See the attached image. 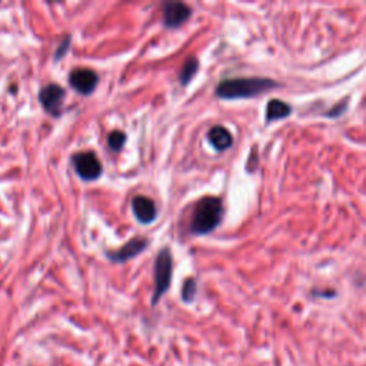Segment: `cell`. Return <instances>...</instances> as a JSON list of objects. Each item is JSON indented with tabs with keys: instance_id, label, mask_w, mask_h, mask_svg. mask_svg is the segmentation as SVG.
Returning a JSON list of instances; mask_svg holds the SVG:
<instances>
[{
	"instance_id": "ba28073f",
	"label": "cell",
	"mask_w": 366,
	"mask_h": 366,
	"mask_svg": "<svg viewBox=\"0 0 366 366\" xmlns=\"http://www.w3.org/2000/svg\"><path fill=\"white\" fill-rule=\"evenodd\" d=\"M148 245H149V239H146V238H142V236L132 238L121 249L108 252L106 256L113 263H123V262H128V260L136 257L138 255H140L148 248Z\"/></svg>"
},
{
	"instance_id": "3957f363",
	"label": "cell",
	"mask_w": 366,
	"mask_h": 366,
	"mask_svg": "<svg viewBox=\"0 0 366 366\" xmlns=\"http://www.w3.org/2000/svg\"><path fill=\"white\" fill-rule=\"evenodd\" d=\"M173 272V259L169 248H163L159 250L155 260V294L152 299V305H156L162 296L169 291L172 282Z\"/></svg>"
},
{
	"instance_id": "9c48e42d",
	"label": "cell",
	"mask_w": 366,
	"mask_h": 366,
	"mask_svg": "<svg viewBox=\"0 0 366 366\" xmlns=\"http://www.w3.org/2000/svg\"><path fill=\"white\" fill-rule=\"evenodd\" d=\"M132 211L135 218L142 225H149L155 222L157 218V208L155 202L148 196H142V195L135 196L132 201Z\"/></svg>"
},
{
	"instance_id": "4fadbf2b",
	"label": "cell",
	"mask_w": 366,
	"mask_h": 366,
	"mask_svg": "<svg viewBox=\"0 0 366 366\" xmlns=\"http://www.w3.org/2000/svg\"><path fill=\"white\" fill-rule=\"evenodd\" d=\"M196 281L194 278H188L185 281V284H183V288H182V299L183 302L187 304H191L194 302L195 299V295H196Z\"/></svg>"
},
{
	"instance_id": "52a82bcc",
	"label": "cell",
	"mask_w": 366,
	"mask_h": 366,
	"mask_svg": "<svg viewBox=\"0 0 366 366\" xmlns=\"http://www.w3.org/2000/svg\"><path fill=\"white\" fill-rule=\"evenodd\" d=\"M192 16V9L183 2H165L163 4V23L169 29L180 28Z\"/></svg>"
},
{
	"instance_id": "9a60e30c",
	"label": "cell",
	"mask_w": 366,
	"mask_h": 366,
	"mask_svg": "<svg viewBox=\"0 0 366 366\" xmlns=\"http://www.w3.org/2000/svg\"><path fill=\"white\" fill-rule=\"evenodd\" d=\"M346 106H348L346 102H339L335 108H332L331 111H328L325 116H328V118H338V116L343 115V112L346 111Z\"/></svg>"
},
{
	"instance_id": "6da1fadb",
	"label": "cell",
	"mask_w": 366,
	"mask_h": 366,
	"mask_svg": "<svg viewBox=\"0 0 366 366\" xmlns=\"http://www.w3.org/2000/svg\"><path fill=\"white\" fill-rule=\"evenodd\" d=\"M279 86L281 84L277 80L269 77H235L222 80L216 86L215 94L219 99L223 101L249 99Z\"/></svg>"
},
{
	"instance_id": "8fae6325",
	"label": "cell",
	"mask_w": 366,
	"mask_h": 366,
	"mask_svg": "<svg viewBox=\"0 0 366 366\" xmlns=\"http://www.w3.org/2000/svg\"><path fill=\"white\" fill-rule=\"evenodd\" d=\"M292 113V106L281 99H272L266 106V121H281Z\"/></svg>"
},
{
	"instance_id": "30bf717a",
	"label": "cell",
	"mask_w": 366,
	"mask_h": 366,
	"mask_svg": "<svg viewBox=\"0 0 366 366\" xmlns=\"http://www.w3.org/2000/svg\"><path fill=\"white\" fill-rule=\"evenodd\" d=\"M208 140L219 152L228 150L233 145L232 133L223 126H214L208 132Z\"/></svg>"
},
{
	"instance_id": "5b68a950",
	"label": "cell",
	"mask_w": 366,
	"mask_h": 366,
	"mask_svg": "<svg viewBox=\"0 0 366 366\" xmlns=\"http://www.w3.org/2000/svg\"><path fill=\"white\" fill-rule=\"evenodd\" d=\"M65 98H66V90L60 84H56V83L43 86L39 94V101H40L43 109L55 118H59L62 115Z\"/></svg>"
},
{
	"instance_id": "7c38bea8",
	"label": "cell",
	"mask_w": 366,
	"mask_h": 366,
	"mask_svg": "<svg viewBox=\"0 0 366 366\" xmlns=\"http://www.w3.org/2000/svg\"><path fill=\"white\" fill-rule=\"evenodd\" d=\"M198 69H199V60H198V57H196V56H189V57L187 59V62L183 63L182 69H180L179 82H180L182 84H188V83L192 80V77L196 74Z\"/></svg>"
},
{
	"instance_id": "277c9868",
	"label": "cell",
	"mask_w": 366,
	"mask_h": 366,
	"mask_svg": "<svg viewBox=\"0 0 366 366\" xmlns=\"http://www.w3.org/2000/svg\"><path fill=\"white\" fill-rule=\"evenodd\" d=\"M73 166L79 177L84 182H94L99 179L104 173V167L101 160L98 159L95 152H80L76 153L73 157Z\"/></svg>"
},
{
	"instance_id": "2e32d148",
	"label": "cell",
	"mask_w": 366,
	"mask_h": 366,
	"mask_svg": "<svg viewBox=\"0 0 366 366\" xmlns=\"http://www.w3.org/2000/svg\"><path fill=\"white\" fill-rule=\"evenodd\" d=\"M69 45H70V36H67V38L65 39V42L60 45V48L57 49V52H56V55H55V60H59V59L63 57V55L69 50Z\"/></svg>"
},
{
	"instance_id": "e0dca14e",
	"label": "cell",
	"mask_w": 366,
	"mask_h": 366,
	"mask_svg": "<svg viewBox=\"0 0 366 366\" xmlns=\"http://www.w3.org/2000/svg\"><path fill=\"white\" fill-rule=\"evenodd\" d=\"M314 295H316V296H328V298H332V296H335L336 294H335V291H321V292H315L314 291Z\"/></svg>"
},
{
	"instance_id": "5bb4252c",
	"label": "cell",
	"mask_w": 366,
	"mask_h": 366,
	"mask_svg": "<svg viewBox=\"0 0 366 366\" xmlns=\"http://www.w3.org/2000/svg\"><path fill=\"white\" fill-rule=\"evenodd\" d=\"M126 143V135L122 131H113L111 132L109 138H108V145L112 150L119 152Z\"/></svg>"
},
{
	"instance_id": "7a4b0ae2",
	"label": "cell",
	"mask_w": 366,
	"mask_h": 366,
	"mask_svg": "<svg viewBox=\"0 0 366 366\" xmlns=\"http://www.w3.org/2000/svg\"><path fill=\"white\" fill-rule=\"evenodd\" d=\"M225 209L221 198L206 196L201 199L194 211L191 221V232L202 236L215 231L223 218Z\"/></svg>"
},
{
	"instance_id": "8992f818",
	"label": "cell",
	"mask_w": 366,
	"mask_h": 366,
	"mask_svg": "<svg viewBox=\"0 0 366 366\" xmlns=\"http://www.w3.org/2000/svg\"><path fill=\"white\" fill-rule=\"evenodd\" d=\"M69 83L77 92V94H80L83 96H89L95 92V89L99 83V76L95 70H92V69L77 67L70 72Z\"/></svg>"
}]
</instances>
